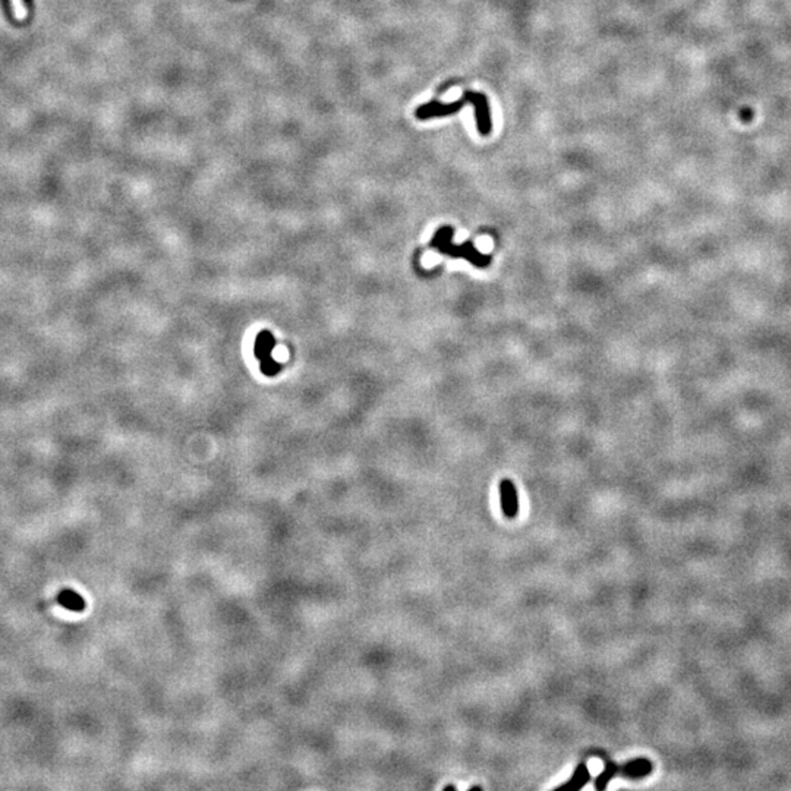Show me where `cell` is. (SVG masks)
Returning a JSON list of instances; mask_svg holds the SVG:
<instances>
[{
  "instance_id": "1",
  "label": "cell",
  "mask_w": 791,
  "mask_h": 791,
  "mask_svg": "<svg viewBox=\"0 0 791 791\" xmlns=\"http://www.w3.org/2000/svg\"><path fill=\"white\" fill-rule=\"evenodd\" d=\"M466 104H472L475 110V119H477V129L481 136H488L492 131V121H491V108L487 96L482 92L466 90L462 94L460 99L453 103H441L438 100H432L419 105L415 110V118L418 121H429L436 118H446V116L456 114L460 109L465 108Z\"/></svg>"
},
{
  "instance_id": "2",
  "label": "cell",
  "mask_w": 791,
  "mask_h": 791,
  "mask_svg": "<svg viewBox=\"0 0 791 791\" xmlns=\"http://www.w3.org/2000/svg\"><path fill=\"white\" fill-rule=\"evenodd\" d=\"M500 495H501V509L505 518L509 519L516 518L519 513V500L514 484L510 479H503L500 482Z\"/></svg>"
},
{
  "instance_id": "3",
  "label": "cell",
  "mask_w": 791,
  "mask_h": 791,
  "mask_svg": "<svg viewBox=\"0 0 791 791\" xmlns=\"http://www.w3.org/2000/svg\"><path fill=\"white\" fill-rule=\"evenodd\" d=\"M653 769V764L649 761L646 757H639V759H633V761L625 764V765H620V774L629 777V778H645L648 777Z\"/></svg>"
},
{
  "instance_id": "4",
  "label": "cell",
  "mask_w": 791,
  "mask_h": 791,
  "mask_svg": "<svg viewBox=\"0 0 791 791\" xmlns=\"http://www.w3.org/2000/svg\"><path fill=\"white\" fill-rule=\"evenodd\" d=\"M274 347H276V339H274V336L271 334V331H267V330L261 331L257 336L255 344H254L255 357L258 361L266 360V357L271 356Z\"/></svg>"
},
{
  "instance_id": "5",
  "label": "cell",
  "mask_w": 791,
  "mask_h": 791,
  "mask_svg": "<svg viewBox=\"0 0 791 791\" xmlns=\"http://www.w3.org/2000/svg\"><path fill=\"white\" fill-rule=\"evenodd\" d=\"M589 779H590V774H589V769H588L586 764L580 762V764L576 766V769H575V773H573L572 778L568 779V781H567L566 784H563V786L558 787L557 790L576 791V790L583 788V787H585V786L589 783Z\"/></svg>"
},
{
  "instance_id": "6",
  "label": "cell",
  "mask_w": 791,
  "mask_h": 791,
  "mask_svg": "<svg viewBox=\"0 0 791 791\" xmlns=\"http://www.w3.org/2000/svg\"><path fill=\"white\" fill-rule=\"evenodd\" d=\"M617 774H620V765L614 764V762H607L604 771L601 773L597 779H595V788L603 791L607 788L608 783L613 779V777H616Z\"/></svg>"
},
{
  "instance_id": "7",
  "label": "cell",
  "mask_w": 791,
  "mask_h": 791,
  "mask_svg": "<svg viewBox=\"0 0 791 791\" xmlns=\"http://www.w3.org/2000/svg\"><path fill=\"white\" fill-rule=\"evenodd\" d=\"M260 362H261V373H262L264 375L274 377V375H277V374L280 373L281 364L277 362L276 360H274L273 356H268V357H266V360H262V361H260Z\"/></svg>"
},
{
  "instance_id": "8",
  "label": "cell",
  "mask_w": 791,
  "mask_h": 791,
  "mask_svg": "<svg viewBox=\"0 0 791 791\" xmlns=\"http://www.w3.org/2000/svg\"><path fill=\"white\" fill-rule=\"evenodd\" d=\"M77 601H78V597H75L73 594H69V592L63 594V605L72 607V608H78V607L75 605Z\"/></svg>"
},
{
  "instance_id": "9",
  "label": "cell",
  "mask_w": 791,
  "mask_h": 791,
  "mask_svg": "<svg viewBox=\"0 0 791 791\" xmlns=\"http://www.w3.org/2000/svg\"><path fill=\"white\" fill-rule=\"evenodd\" d=\"M450 790H451V791H456V787L449 786V787H446V788H444V791H450Z\"/></svg>"
},
{
  "instance_id": "10",
  "label": "cell",
  "mask_w": 791,
  "mask_h": 791,
  "mask_svg": "<svg viewBox=\"0 0 791 791\" xmlns=\"http://www.w3.org/2000/svg\"><path fill=\"white\" fill-rule=\"evenodd\" d=\"M475 788H477V790H482V788H481V787H470V788H469V790H475Z\"/></svg>"
}]
</instances>
